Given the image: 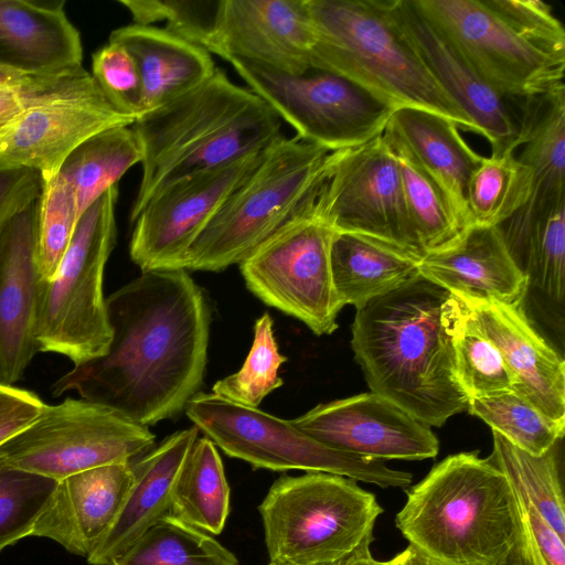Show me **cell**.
Wrapping results in <instances>:
<instances>
[{
  "mask_svg": "<svg viewBox=\"0 0 565 565\" xmlns=\"http://www.w3.org/2000/svg\"><path fill=\"white\" fill-rule=\"evenodd\" d=\"M387 7L426 68L470 118L478 134L489 141L491 154L514 153L519 135L518 99H507L493 92L411 0H387Z\"/></svg>",
  "mask_w": 565,
  "mask_h": 565,
  "instance_id": "d6986e66",
  "label": "cell"
},
{
  "mask_svg": "<svg viewBox=\"0 0 565 565\" xmlns=\"http://www.w3.org/2000/svg\"><path fill=\"white\" fill-rule=\"evenodd\" d=\"M385 129L407 148L471 226L467 188L483 157L465 141L457 125L425 109L402 107L394 110Z\"/></svg>",
  "mask_w": 565,
  "mask_h": 565,
  "instance_id": "83f0119b",
  "label": "cell"
},
{
  "mask_svg": "<svg viewBox=\"0 0 565 565\" xmlns=\"http://www.w3.org/2000/svg\"><path fill=\"white\" fill-rule=\"evenodd\" d=\"M231 490L216 446L198 437L177 478L171 514L210 534L223 532Z\"/></svg>",
  "mask_w": 565,
  "mask_h": 565,
  "instance_id": "1f68e13d",
  "label": "cell"
},
{
  "mask_svg": "<svg viewBox=\"0 0 565 565\" xmlns=\"http://www.w3.org/2000/svg\"><path fill=\"white\" fill-rule=\"evenodd\" d=\"M467 411L513 446L534 456L546 452L564 436L565 426L552 422L514 391L471 398Z\"/></svg>",
  "mask_w": 565,
  "mask_h": 565,
  "instance_id": "74e56055",
  "label": "cell"
},
{
  "mask_svg": "<svg viewBox=\"0 0 565 565\" xmlns=\"http://www.w3.org/2000/svg\"><path fill=\"white\" fill-rule=\"evenodd\" d=\"M156 436L118 411L85 398L46 404L39 417L0 446L9 465L56 481L148 451Z\"/></svg>",
  "mask_w": 565,
  "mask_h": 565,
  "instance_id": "7c38bea8",
  "label": "cell"
},
{
  "mask_svg": "<svg viewBox=\"0 0 565 565\" xmlns=\"http://www.w3.org/2000/svg\"><path fill=\"white\" fill-rule=\"evenodd\" d=\"M228 63L299 139L330 151L359 147L381 136L396 110L358 83L330 71L310 67L289 74L241 58Z\"/></svg>",
  "mask_w": 565,
  "mask_h": 565,
  "instance_id": "8fae6325",
  "label": "cell"
},
{
  "mask_svg": "<svg viewBox=\"0 0 565 565\" xmlns=\"http://www.w3.org/2000/svg\"><path fill=\"white\" fill-rule=\"evenodd\" d=\"M532 189L533 173L515 153L483 157L467 188L471 225L500 226L526 203Z\"/></svg>",
  "mask_w": 565,
  "mask_h": 565,
  "instance_id": "8d00e7d4",
  "label": "cell"
},
{
  "mask_svg": "<svg viewBox=\"0 0 565 565\" xmlns=\"http://www.w3.org/2000/svg\"><path fill=\"white\" fill-rule=\"evenodd\" d=\"M518 505L519 526L516 537L501 565H547L532 537L527 521L519 500Z\"/></svg>",
  "mask_w": 565,
  "mask_h": 565,
  "instance_id": "c3c4849f",
  "label": "cell"
},
{
  "mask_svg": "<svg viewBox=\"0 0 565 565\" xmlns=\"http://www.w3.org/2000/svg\"><path fill=\"white\" fill-rule=\"evenodd\" d=\"M81 35L64 1L0 0V64L33 76L83 68Z\"/></svg>",
  "mask_w": 565,
  "mask_h": 565,
  "instance_id": "d4e9b609",
  "label": "cell"
},
{
  "mask_svg": "<svg viewBox=\"0 0 565 565\" xmlns=\"http://www.w3.org/2000/svg\"><path fill=\"white\" fill-rule=\"evenodd\" d=\"M198 437L195 426L178 430L129 461L131 488L115 523L87 558L90 565H110L148 529L171 514L177 478Z\"/></svg>",
  "mask_w": 565,
  "mask_h": 565,
  "instance_id": "cb8c5ba5",
  "label": "cell"
},
{
  "mask_svg": "<svg viewBox=\"0 0 565 565\" xmlns=\"http://www.w3.org/2000/svg\"><path fill=\"white\" fill-rule=\"evenodd\" d=\"M75 73L54 76L29 87H0V136L26 108Z\"/></svg>",
  "mask_w": 565,
  "mask_h": 565,
  "instance_id": "bcb514c9",
  "label": "cell"
},
{
  "mask_svg": "<svg viewBox=\"0 0 565 565\" xmlns=\"http://www.w3.org/2000/svg\"><path fill=\"white\" fill-rule=\"evenodd\" d=\"M498 95L521 99L564 85L565 51L512 23L492 0H411Z\"/></svg>",
  "mask_w": 565,
  "mask_h": 565,
  "instance_id": "30bf717a",
  "label": "cell"
},
{
  "mask_svg": "<svg viewBox=\"0 0 565 565\" xmlns=\"http://www.w3.org/2000/svg\"><path fill=\"white\" fill-rule=\"evenodd\" d=\"M422 256L351 233H334L330 266L337 297L342 308H362L388 294L418 273Z\"/></svg>",
  "mask_w": 565,
  "mask_h": 565,
  "instance_id": "f1b7e54d",
  "label": "cell"
},
{
  "mask_svg": "<svg viewBox=\"0 0 565 565\" xmlns=\"http://www.w3.org/2000/svg\"><path fill=\"white\" fill-rule=\"evenodd\" d=\"M110 565H239V562L213 535L168 514Z\"/></svg>",
  "mask_w": 565,
  "mask_h": 565,
  "instance_id": "e575fe53",
  "label": "cell"
},
{
  "mask_svg": "<svg viewBox=\"0 0 565 565\" xmlns=\"http://www.w3.org/2000/svg\"><path fill=\"white\" fill-rule=\"evenodd\" d=\"M445 320L454 347L456 377L468 401L513 391V379L500 352L452 294L445 303Z\"/></svg>",
  "mask_w": 565,
  "mask_h": 565,
  "instance_id": "d590c367",
  "label": "cell"
},
{
  "mask_svg": "<svg viewBox=\"0 0 565 565\" xmlns=\"http://www.w3.org/2000/svg\"><path fill=\"white\" fill-rule=\"evenodd\" d=\"M134 23L166 21V30L204 47L216 22L220 0H119Z\"/></svg>",
  "mask_w": 565,
  "mask_h": 565,
  "instance_id": "b9f144b4",
  "label": "cell"
},
{
  "mask_svg": "<svg viewBox=\"0 0 565 565\" xmlns=\"http://www.w3.org/2000/svg\"><path fill=\"white\" fill-rule=\"evenodd\" d=\"M42 186L40 172L0 158V231L40 198Z\"/></svg>",
  "mask_w": 565,
  "mask_h": 565,
  "instance_id": "ee69618b",
  "label": "cell"
},
{
  "mask_svg": "<svg viewBox=\"0 0 565 565\" xmlns=\"http://www.w3.org/2000/svg\"><path fill=\"white\" fill-rule=\"evenodd\" d=\"M450 292L420 275L356 309L351 347L371 392L430 427L468 407L445 320Z\"/></svg>",
  "mask_w": 565,
  "mask_h": 565,
  "instance_id": "7a4b0ae2",
  "label": "cell"
},
{
  "mask_svg": "<svg viewBox=\"0 0 565 565\" xmlns=\"http://www.w3.org/2000/svg\"><path fill=\"white\" fill-rule=\"evenodd\" d=\"M290 422L316 440L363 458L424 460L439 451L430 426L373 392L319 404Z\"/></svg>",
  "mask_w": 565,
  "mask_h": 565,
  "instance_id": "e0dca14e",
  "label": "cell"
},
{
  "mask_svg": "<svg viewBox=\"0 0 565 565\" xmlns=\"http://www.w3.org/2000/svg\"><path fill=\"white\" fill-rule=\"evenodd\" d=\"M57 481L15 468L0 457V552L31 536Z\"/></svg>",
  "mask_w": 565,
  "mask_h": 565,
  "instance_id": "ab89813d",
  "label": "cell"
},
{
  "mask_svg": "<svg viewBox=\"0 0 565 565\" xmlns=\"http://www.w3.org/2000/svg\"><path fill=\"white\" fill-rule=\"evenodd\" d=\"M117 198L114 185L84 211L56 273L40 285L38 352L63 355L73 366L104 355L110 344L104 273L116 244Z\"/></svg>",
  "mask_w": 565,
  "mask_h": 565,
  "instance_id": "ba28073f",
  "label": "cell"
},
{
  "mask_svg": "<svg viewBox=\"0 0 565 565\" xmlns=\"http://www.w3.org/2000/svg\"><path fill=\"white\" fill-rule=\"evenodd\" d=\"M107 352L60 376L51 394L75 392L149 427L175 417L200 393L211 311L185 269H154L106 298Z\"/></svg>",
  "mask_w": 565,
  "mask_h": 565,
  "instance_id": "6da1fadb",
  "label": "cell"
},
{
  "mask_svg": "<svg viewBox=\"0 0 565 565\" xmlns=\"http://www.w3.org/2000/svg\"><path fill=\"white\" fill-rule=\"evenodd\" d=\"M519 160L533 173L532 193L565 195V85L518 99Z\"/></svg>",
  "mask_w": 565,
  "mask_h": 565,
  "instance_id": "f546056e",
  "label": "cell"
},
{
  "mask_svg": "<svg viewBox=\"0 0 565 565\" xmlns=\"http://www.w3.org/2000/svg\"><path fill=\"white\" fill-rule=\"evenodd\" d=\"M516 497L532 537L547 565H565V540L553 530L529 501L518 494Z\"/></svg>",
  "mask_w": 565,
  "mask_h": 565,
  "instance_id": "7dc6e473",
  "label": "cell"
},
{
  "mask_svg": "<svg viewBox=\"0 0 565 565\" xmlns=\"http://www.w3.org/2000/svg\"><path fill=\"white\" fill-rule=\"evenodd\" d=\"M267 565H273L271 563H268Z\"/></svg>",
  "mask_w": 565,
  "mask_h": 565,
  "instance_id": "f5cc1de1",
  "label": "cell"
},
{
  "mask_svg": "<svg viewBox=\"0 0 565 565\" xmlns=\"http://www.w3.org/2000/svg\"><path fill=\"white\" fill-rule=\"evenodd\" d=\"M287 358L280 354L268 313L254 326V340L242 367L212 387V393L228 402L258 408L263 399L282 385L279 369Z\"/></svg>",
  "mask_w": 565,
  "mask_h": 565,
  "instance_id": "f35d334b",
  "label": "cell"
},
{
  "mask_svg": "<svg viewBox=\"0 0 565 565\" xmlns=\"http://www.w3.org/2000/svg\"><path fill=\"white\" fill-rule=\"evenodd\" d=\"M51 77L54 76H33L23 74L0 64V87H29L41 84Z\"/></svg>",
  "mask_w": 565,
  "mask_h": 565,
  "instance_id": "681fc988",
  "label": "cell"
},
{
  "mask_svg": "<svg viewBox=\"0 0 565 565\" xmlns=\"http://www.w3.org/2000/svg\"><path fill=\"white\" fill-rule=\"evenodd\" d=\"M141 162V149L131 126L103 130L74 149L58 175L72 188L78 218L121 177Z\"/></svg>",
  "mask_w": 565,
  "mask_h": 565,
  "instance_id": "4dcf8cb0",
  "label": "cell"
},
{
  "mask_svg": "<svg viewBox=\"0 0 565 565\" xmlns=\"http://www.w3.org/2000/svg\"><path fill=\"white\" fill-rule=\"evenodd\" d=\"M508 249L526 279L527 289L555 315L565 296V195L531 194L499 226ZM563 319V317L559 315Z\"/></svg>",
  "mask_w": 565,
  "mask_h": 565,
  "instance_id": "484cf974",
  "label": "cell"
},
{
  "mask_svg": "<svg viewBox=\"0 0 565 565\" xmlns=\"http://www.w3.org/2000/svg\"><path fill=\"white\" fill-rule=\"evenodd\" d=\"M395 524L438 565H501L516 537L518 499L490 457L458 452L407 489Z\"/></svg>",
  "mask_w": 565,
  "mask_h": 565,
  "instance_id": "277c9868",
  "label": "cell"
},
{
  "mask_svg": "<svg viewBox=\"0 0 565 565\" xmlns=\"http://www.w3.org/2000/svg\"><path fill=\"white\" fill-rule=\"evenodd\" d=\"M341 565H379V561H376L371 553V547L364 548L356 554L352 555Z\"/></svg>",
  "mask_w": 565,
  "mask_h": 565,
  "instance_id": "816d5d0a",
  "label": "cell"
},
{
  "mask_svg": "<svg viewBox=\"0 0 565 565\" xmlns=\"http://www.w3.org/2000/svg\"><path fill=\"white\" fill-rule=\"evenodd\" d=\"M134 119L119 113L84 67L26 108L0 136V158L54 178L92 136Z\"/></svg>",
  "mask_w": 565,
  "mask_h": 565,
  "instance_id": "9a60e30c",
  "label": "cell"
},
{
  "mask_svg": "<svg viewBox=\"0 0 565 565\" xmlns=\"http://www.w3.org/2000/svg\"><path fill=\"white\" fill-rule=\"evenodd\" d=\"M130 462L99 466L57 481L31 536L88 558L115 523L132 484Z\"/></svg>",
  "mask_w": 565,
  "mask_h": 565,
  "instance_id": "7402d4cb",
  "label": "cell"
},
{
  "mask_svg": "<svg viewBox=\"0 0 565 565\" xmlns=\"http://www.w3.org/2000/svg\"><path fill=\"white\" fill-rule=\"evenodd\" d=\"M185 414L228 457L241 459L254 469L327 472L381 488H405L413 480L412 473L392 469L383 460L331 448L290 420L213 393H198L189 402Z\"/></svg>",
  "mask_w": 565,
  "mask_h": 565,
  "instance_id": "9c48e42d",
  "label": "cell"
},
{
  "mask_svg": "<svg viewBox=\"0 0 565 565\" xmlns=\"http://www.w3.org/2000/svg\"><path fill=\"white\" fill-rule=\"evenodd\" d=\"M312 212L287 225L242 262L239 268L256 297L322 335L338 328L342 306L330 266L335 232Z\"/></svg>",
  "mask_w": 565,
  "mask_h": 565,
  "instance_id": "5bb4252c",
  "label": "cell"
},
{
  "mask_svg": "<svg viewBox=\"0 0 565 565\" xmlns=\"http://www.w3.org/2000/svg\"><path fill=\"white\" fill-rule=\"evenodd\" d=\"M263 151L186 175L159 190L132 223L129 254L141 271L184 269L189 248L256 168Z\"/></svg>",
  "mask_w": 565,
  "mask_h": 565,
  "instance_id": "2e32d148",
  "label": "cell"
},
{
  "mask_svg": "<svg viewBox=\"0 0 565 565\" xmlns=\"http://www.w3.org/2000/svg\"><path fill=\"white\" fill-rule=\"evenodd\" d=\"M383 137L396 160L407 211L423 254L451 246L468 226L444 190L407 148L386 129Z\"/></svg>",
  "mask_w": 565,
  "mask_h": 565,
  "instance_id": "d6a6232c",
  "label": "cell"
},
{
  "mask_svg": "<svg viewBox=\"0 0 565 565\" xmlns=\"http://www.w3.org/2000/svg\"><path fill=\"white\" fill-rule=\"evenodd\" d=\"M489 456L507 476L518 495L529 501L553 530L565 540V501L558 467L557 444L546 452H525L492 431Z\"/></svg>",
  "mask_w": 565,
  "mask_h": 565,
  "instance_id": "836d02e7",
  "label": "cell"
},
{
  "mask_svg": "<svg viewBox=\"0 0 565 565\" xmlns=\"http://www.w3.org/2000/svg\"><path fill=\"white\" fill-rule=\"evenodd\" d=\"M379 565H438L422 554L414 546L408 545L404 551L388 561H379Z\"/></svg>",
  "mask_w": 565,
  "mask_h": 565,
  "instance_id": "f907efd6",
  "label": "cell"
},
{
  "mask_svg": "<svg viewBox=\"0 0 565 565\" xmlns=\"http://www.w3.org/2000/svg\"><path fill=\"white\" fill-rule=\"evenodd\" d=\"M313 215L351 233L424 256L412 224L396 160L383 134L330 152Z\"/></svg>",
  "mask_w": 565,
  "mask_h": 565,
  "instance_id": "4fadbf2b",
  "label": "cell"
},
{
  "mask_svg": "<svg viewBox=\"0 0 565 565\" xmlns=\"http://www.w3.org/2000/svg\"><path fill=\"white\" fill-rule=\"evenodd\" d=\"M281 127L263 98L216 67L202 84L131 125L141 149V179L130 223L166 185L265 150L282 136Z\"/></svg>",
  "mask_w": 565,
  "mask_h": 565,
  "instance_id": "3957f363",
  "label": "cell"
},
{
  "mask_svg": "<svg viewBox=\"0 0 565 565\" xmlns=\"http://www.w3.org/2000/svg\"><path fill=\"white\" fill-rule=\"evenodd\" d=\"M45 405L35 392L0 382V446L32 424Z\"/></svg>",
  "mask_w": 565,
  "mask_h": 565,
  "instance_id": "f6af8a7d",
  "label": "cell"
},
{
  "mask_svg": "<svg viewBox=\"0 0 565 565\" xmlns=\"http://www.w3.org/2000/svg\"><path fill=\"white\" fill-rule=\"evenodd\" d=\"M273 565H341L371 547L383 508L350 478L282 475L258 505Z\"/></svg>",
  "mask_w": 565,
  "mask_h": 565,
  "instance_id": "52a82bcc",
  "label": "cell"
},
{
  "mask_svg": "<svg viewBox=\"0 0 565 565\" xmlns=\"http://www.w3.org/2000/svg\"><path fill=\"white\" fill-rule=\"evenodd\" d=\"M310 66L340 74L395 109L415 107L478 134L396 26L387 0H307Z\"/></svg>",
  "mask_w": 565,
  "mask_h": 565,
  "instance_id": "5b68a950",
  "label": "cell"
},
{
  "mask_svg": "<svg viewBox=\"0 0 565 565\" xmlns=\"http://www.w3.org/2000/svg\"><path fill=\"white\" fill-rule=\"evenodd\" d=\"M108 42L124 46L137 64L141 116L193 89L216 70L209 51L164 28L132 23L114 30Z\"/></svg>",
  "mask_w": 565,
  "mask_h": 565,
  "instance_id": "4316f807",
  "label": "cell"
},
{
  "mask_svg": "<svg viewBox=\"0 0 565 565\" xmlns=\"http://www.w3.org/2000/svg\"><path fill=\"white\" fill-rule=\"evenodd\" d=\"M92 76L107 100L136 120L142 114L141 79L134 57L121 45L108 42L92 56Z\"/></svg>",
  "mask_w": 565,
  "mask_h": 565,
  "instance_id": "7bdbcfd3",
  "label": "cell"
},
{
  "mask_svg": "<svg viewBox=\"0 0 565 565\" xmlns=\"http://www.w3.org/2000/svg\"><path fill=\"white\" fill-rule=\"evenodd\" d=\"M38 201L0 231V382L15 385L38 353L41 276L36 260Z\"/></svg>",
  "mask_w": 565,
  "mask_h": 565,
  "instance_id": "44dd1931",
  "label": "cell"
},
{
  "mask_svg": "<svg viewBox=\"0 0 565 565\" xmlns=\"http://www.w3.org/2000/svg\"><path fill=\"white\" fill-rule=\"evenodd\" d=\"M312 44L307 0H220L204 49L227 62L241 58L299 74L311 67Z\"/></svg>",
  "mask_w": 565,
  "mask_h": 565,
  "instance_id": "ac0fdd59",
  "label": "cell"
},
{
  "mask_svg": "<svg viewBox=\"0 0 565 565\" xmlns=\"http://www.w3.org/2000/svg\"><path fill=\"white\" fill-rule=\"evenodd\" d=\"M454 296L500 352L513 379V391L565 426L564 360L532 327L521 305Z\"/></svg>",
  "mask_w": 565,
  "mask_h": 565,
  "instance_id": "ffe728a7",
  "label": "cell"
},
{
  "mask_svg": "<svg viewBox=\"0 0 565 565\" xmlns=\"http://www.w3.org/2000/svg\"><path fill=\"white\" fill-rule=\"evenodd\" d=\"M418 273L450 294L510 305L527 289L499 226H469L451 246L424 255Z\"/></svg>",
  "mask_w": 565,
  "mask_h": 565,
  "instance_id": "603a6c76",
  "label": "cell"
},
{
  "mask_svg": "<svg viewBox=\"0 0 565 565\" xmlns=\"http://www.w3.org/2000/svg\"><path fill=\"white\" fill-rule=\"evenodd\" d=\"M330 152L297 136L277 138L196 237L183 268L220 271L239 265L312 212Z\"/></svg>",
  "mask_w": 565,
  "mask_h": 565,
  "instance_id": "8992f818",
  "label": "cell"
},
{
  "mask_svg": "<svg viewBox=\"0 0 565 565\" xmlns=\"http://www.w3.org/2000/svg\"><path fill=\"white\" fill-rule=\"evenodd\" d=\"M77 220L72 188L58 174L43 182L36 218V260L42 280L51 279L56 273Z\"/></svg>",
  "mask_w": 565,
  "mask_h": 565,
  "instance_id": "60d3db41",
  "label": "cell"
}]
</instances>
